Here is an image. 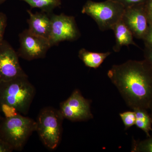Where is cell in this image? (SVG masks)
Returning <instances> with one entry per match:
<instances>
[{"instance_id": "obj_1", "label": "cell", "mask_w": 152, "mask_h": 152, "mask_svg": "<svg viewBox=\"0 0 152 152\" xmlns=\"http://www.w3.org/2000/svg\"><path fill=\"white\" fill-rule=\"evenodd\" d=\"M107 76L129 107L149 110L152 100V66L146 60H129L114 65Z\"/></svg>"}, {"instance_id": "obj_2", "label": "cell", "mask_w": 152, "mask_h": 152, "mask_svg": "<svg viewBox=\"0 0 152 152\" xmlns=\"http://www.w3.org/2000/svg\"><path fill=\"white\" fill-rule=\"evenodd\" d=\"M35 93V88L28 80L27 75L0 82V104L12 106L19 113L26 115Z\"/></svg>"}, {"instance_id": "obj_3", "label": "cell", "mask_w": 152, "mask_h": 152, "mask_svg": "<svg viewBox=\"0 0 152 152\" xmlns=\"http://www.w3.org/2000/svg\"><path fill=\"white\" fill-rule=\"evenodd\" d=\"M36 121L19 114L12 118H2L0 121V137L14 150L20 151L33 132L36 131Z\"/></svg>"}, {"instance_id": "obj_4", "label": "cell", "mask_w": 152, "mask_h": 152, "mask_svg": "<svg viewBox=\"0 0 152 152\" xmlns=\"http://www.w3.org/2000/svg\"><path fill=\"white\" fill-rule=\"evenodd\" d=\"M125 9L121 4L113 0L101 2L88 0L83 7L82 13L92 18L100 30L104 31L113 29L122 20Z\"/></svg>"}, {"instance_id": "obj_5", "label": "cell", "mask_w": 152, "mask_h": 152, "mask_svg": "<svg viewBox=\"0 0 152 152\" xmlns=\"http://www.w3.org/2000/svg\"><path fill=\"white\" fill-rule=\"evenodd\" d=\"M64 119L59 110L50 107L41 110L38 115L36 131L43 143L49 149H55L60 143Z\"/></svg>"}, {"instance_id": "obj_6", "label": "cell", "mask_w": 152, "mask_h": 152, "mask_svg": "<svg viewBox=\"0 0 152 152\" xmlns=\"http://www.w3.org/2000/svg\"><path fill=\"white\" fill-rule=\"evenodd\" d=\"M51 29L49 41L51 47L61 42L75 41L80 37L79 31L75 17L64 14H50Z\"/></svg>"}, {"instance_id": "obj_7", "label": "cell", "mask_w": 152, "mask_h": 152, "mask_svg": "<svg viewBox=\"0 0 152 152\" xmlns=\"http://www.w3.org/2000/svg\"><path fill=\"white\" fill-rule=\"evenodd\" d=\"M91 101L84 97L78 89L74 90L66 100L60 104V113L64 118L73 122L86 121L94 118Z\"/></svg>"}, {"instance_id": "obj_8", "label": "cell", "mask_w": 152, "mask_h": 152, "mask_svg": "<svg viewBox=\"0 0 152 152\" xmlns=\"http://www.w3.org/2000/svg\"><path fill=\"white\" fill-rule=\"evenodd\" d=\"M19 42L18 55L27 61L43 58L51 47L48 39L34 34L28 29L20 34Z\"/></svg>"}, {"instance_id": "obj_9", "label": "cell", "mask_w": 152, "mask_h": 152, "mask_svg": "<svg viewBox=\"0 0 152 152\" xmlns=\"http://www.w3.org/2000/svg\"><path fill=\"white\" fill-rule=\"evenodd\" d=\"M27 76L19 61L18 53L7 41L0 43V82Z\"/></svg>"}, {"instance_id": "obj_10", "label": "cell", "mask_w": 152, "mask_h": 152, "mask_svg": "<svg viewBox=\"0 0 152 152\" xmlns=\"http://www.w3.org/2000/svg\"><path fill=\"white\" fill-rule=\"evenodd\" d=\"M145 4L126 8L122 18L123 22L130 30L134 37L142 40L150 26Z\"/></svg>"}, {"instance_id": "obj_11", "label": "cell", "mask_w": 152, "mask_h": 152, "mask_svg": "<svg viewBox=\"0 0 152 152\" xmlns=\"http://www.w3.org/2000/svg\"><path fill=\"white\" fill-rule=\"evenodd\" d=\"M29 18L27 23L28 29L34 34L49 40L51 29V20L50 14L43 12L33 13L28 10Z\"/></svg>"}, {"instance_id": "obj_12", "label": "cell", "mask_w": 152, "mask_h": 152, "mask_svg": "<svg viewBox=\"0 0 152 152\" xmlns=\"http://www.w3.org/2000/svg\"><path fill=\"white\" fill-rule=\"evenodd\" d=\"M113 30L115 38V44L113 48L115 52H119L124 46L129 47L130 45H133L138 47L134 42L132 33L122 20H121L115 25Z\"/></svg>"}, {"instance_id": "obj_13", "label": "cell", "mask_w": 152, "mask_h": 152, "mask_svg": "<svg viewBox=\"0 0 152 152\" xmlns=\"http://www.w3.org/2000/svg\"><path fill=\"white\" fill-rule=\"evenodd\" d=\"M111 54L110 52L106 53H96L87 50L85 48L80 50L78 57L85 65L88 67L96 69L104 62L106 58Z\"/></svg>"}, {"instance_id": "obj_14", "label": "cell", "mask_w": 152, "mask_h": 152, "mask_svg": "<svg viewBox=\"0 0 152 152\" xmlns=\"http://www.w3.org/2000/svg\"><path fill=\"white\" fill-rule=\"evenodd\" d=\"M135 114V125L145 133L147 137L150 135L152 132V119L148 110L137 108L133 110Z\"/></svg>"}, {"instance_id": "obj_15", "label": "cell", "mask_w": 152, "mask_h": 152, "mask_svg": "<svg viewBox=\"0 0 152 152\" xmlns=\"http://www.w3.org/2000/svg\"><path fill=\"white\" fill-rule=\"evenodd\" d=\"M27 3L33 8L40 9L42 12L50 14L61 4V0H21Z\"/></svg>"}, {"instance_id": "obj_16", "label": "cell", "mask_w": 152, "mask_h": 152, "mask_svg": "<svg viewBox=\"0 0 152 152\" xmlns=\"http://www.w3.org/2000/svg\"><path fill=\"white\" fill-rule=\"evenodd\" d=\"M131 151L132 152H152V133L142 140H133Z\"/></svg>"}, {"instance_id": "obj_17", "label": "cell", "mask_w": 152, "mask_h": 152, "mask_svg": "<svg viewBox=\"0 0 152 152\" xmlns=\"http://www.w3.org/2000/svg\"><path fill=\"white\" fill-rule=\"evenodd\" d=\"M119 115L124 125L125 130L135 125V114L134 110L120 113Z\"/></svg>"}, {"instance_id": "obj_18", "label": "cell", "mask_w": 152, "mask_h": 152, "mask_svg": "<svg viewBox=\"0 0 152 152\" xmlns=\"http://www.w3.org/2000/svg\"><path fill=\"white\" fill-rule=\"evenodd\" d=\"M2 112L5 118H10L16 116L20 114L15 108L5 104H0V113Z\"/></svg>"}, {"instance_id": "obj_19", "label": "cell", "mask_w": 152, "mask_h": 152, "mask_svg": "<svg viewBox=\"0 0 152 152\" xmlns=\"http://www.w3.org/2000/svg\"><path fill=\"white\" fill-rule=\"evenodd\" d=\"M115 1L120 3L126 8L133 6L145 4L147 0H113Z\"/></svg>"}, {"instance_id": "obj_20", "label": "cell", "mask_w": 152, "mask_h": 152, "mask_svg": "<svg viewBox=\"0 0 152 152\" xmlns=\"http://www.w3.org/2000/svg\"><path fill=\"white\" fill-rule=\"evenodd\" d=\"M7 26V18L5 14L0 12V43L4 40V36Z\"/></svg>"}, {"instance_id": "obj_21", "label": "cell", "mask_w": 152, "mask_h": 152, "mask_svg": "<svg viewBox=\"0 0 152 152\" xmlns=\"http://www.w3.org/2000/svg\"><path fill=\"white\" fill-rule=\"evenodd\" d=\"M143 40L145 45L152 49V26H149L148 30Z\"/></svg>"}, {"instance_id": "obj_22", "label": "cell", "mask_w": 152, "mask_h": 152, "mask_svg": "<svg viewBox=\"0 0 152 152\" xmlns=\"http://www.w3.org/2000/svg\"><path fill=\"white\" fill-rule=\"evenodd\" d=\"M143 52L145 59L152 66V49L145 45Z\"/></svg>"}, {"instance_id": "obj_23", "label": "cell", "mask_w": 152, "mask_h": 152, "mask_svg": "<svg viewBox=\"0 0 152 152\" xmlns=\"http://www.w3.org/2000/svg\"><path fill=\"white\" fill-rule=\"evenodd\" d=\"M14 151L12 147L0 137V152H11Z\"/></svg>"}, {"instance_id": "obj_24", "label": "cell", "mask_w": 152, "mask_h": 152, "mask_svg": "<svg viewBox=\"0 0 152 152\" xmlns=\"http://www.w3.org/2000/svg\"><path fill=\"white\" fill-rule=\"evenodd\" d=\"M145 5L147 12L152 13V0H147Z\"/></svg>"}, {"instance_id": "obj_25", "label": "cell", "mask_w": 152, "mask_h": 152, "mask_svg": "<svg viewBox=\"0 0 152 152\" xmlns=\"http://www.w3.org/2000/svg\"><path fill=\"white\" fill-rule=\"evenodd\" d=\"M148 12V20L150 26H152V13Z\"/></svg>"}, {"instance_id": "obj_26", "label": "cell", "mask_w": 152, "mask_h": 152, "mask_svg": "<svg viewBox=\"0 0 152 152\" xmlns=\"http://www.w3.org/2000/svg\"><path fill=\"white\" fill-rule=\"evenodd\" d=\"M149 110H150V111H151V113H150V115H151V118L152 119V100L151 102V104H150L149 109Z\"/></svg>"}, {"instance_id": "obj_27", "label": "cell", "mask_w": 152, "mask_h": 152, "mask_svg": "<svg viewBox=\"0 0 152 152\" xmlns=\"http://www.w3.org/2000/svg\"><path fill=\"white\" fill-rule=\"evenodd\" d=\"M6 0H0V4H2L3 3H4V2Z\"/></svg>"}, {"instance_id": "obj_28", "label": "cell", "mask_w": 152, "mask_h": 152, "mask_svg": "<svg viewBox=\"0 0 152 152\" xmlns=\"http://www.w3.org/2000/svg\"><path fill=\"white\" fill-rule=\"evenodd\" d=\"M2 117H1V116H0V121H1V119Z\"/></svg>"}]
</instances>
